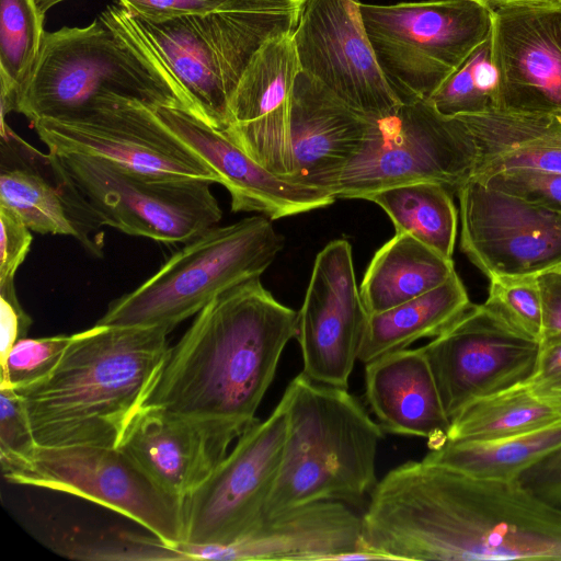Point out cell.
I'll return each mask as SVG.
<instances>
[{
    "label": "cell",
    "mask_w": 561,
    "mask_h": 561,
    "mask_svg": "<svg viewBox=\"0 0 561 561\" xmlns=\"http://www.w3.org/2000/svg\"><path fill=\"white\" fill-rule=\"evenodd\" d=\"M362 549L369 560L561 561V506L518 480L410 460L373 489Z\"/></svg>",
    "instance_id": "1"
},
{
    "label": "cell",
    "mask_w": 561,
    "mask_h": 561,
    "mask_svg": "<svg viewBox=\"0 0 561 561\" xmlns=\"http://www.w3.org/2000/svg\"><path fill=\"white\" fill-rule=\"evenodd\" d=\"M297 312L277 301L260 277L214 298L170 350L145 404L251 425L287 343Z\"/></svg>",
    "instance_id": "2"
},
{
    "label": "cell",
    "mask_w": 561,
    "mask_h": 561,
    "mask_svg": "<svg viewBox=\"0 0 561 561\" xmlns=\"http://www.w3.org/2000/svg\"><path fill=\"white\" fill-rule=\"evenodd\" d=\"M161 328L99 325L72 334L56 367L15 390L43 447H117L169 357Z\"/></svg>",
    "instance_id": "3"
},
{
    "label": "cell",
    "mask_w": 561,
    "mask_h": 561,
    "mask_svg": "<svg viewBox=\"0 0 561 561\" xmlns=\"http://www.w3.org/2000/svg\"><path fill=\"white\" fill-rule=\"evenodd\" d=\"M284 396L287 437L264 515L317 501L359 503L377 484L379 423L347 388L314 382L302 373Z\"/></svg>",
    "instance_id": "4"
},
{
    "label": "cell",
    "mask_w": 561,
    "mask_h": 561,
    "mask_svg": "<svg viewBox=\"0 0 561 561\" xmlns=\"http://www.w3.org/2000/svg\"><path fill=\"white\" fill-rule=\"evenodd\" d=\"M300 9L222 11L149 21L116 2L99 15L160 61L187 92L198 118L222 131L230 99L251 58L270 38L294 31Z\"/></svg>",
    "instance_id": "5"
},
{
    "label": "cell",
    "mask_w": 561,
    "mask_h": 561,
    "mask_svg": "<svg viewBox=\"0 0 561 561\" xmlns=\"http://www.w3.org/2000/svg\"><path fill=\"white\" fill-rule=\"evenodd\" d=\"M107 93L156 107L182 108L198 117L194 102L174 76L100 15L82 27L45 33L16 113L31 123L59 117Z\"/></svg>",
    "instance_id": "6"
},
{
    "label": "cell",
    "mask_w": 561,
    "mask_h": 561,
    "mask_svg": "<svg viewBox=\"0 0 561 561\" xmlns=\"http://www.w3.org/2000/svg\"><path fill=\"white\" fill-rule=\"evenodd\" d=\"M283 245L263 215L214 226L184 243L137 288L111 301L95 324L170 333L217 296L260 277Z\"/></svg>",
    "instance_id": "7"
},
{
    "label": "cell",
    "mask_w": 561,
    "mask_h": 561,
    "mask_svg": "<svg viewBox=\"0 0 561 561\" xmlns=\"http://www.w3.org/2000/svg\"><path fill=\"white\" fill-rule=\"evenodd\" d=\"M477 158L476 140L459 117L443 115L428 100L402 102L388 114L367 116L362 146L330 191L363 199L398 185L437 182L457 193Z\"/></svg>",
    "instance_id": "8"
},
{
    "label": "cell",
    "mask_w": 561,
    "mask_h": 561,
    "mask_svg": "<svg viewBox=\"0 0 561 561\" xmlns=\"http://www.w3.org/2000/svg\"><path fill=\"white\" fill-rule=\"evenodd\" d=\"M378 64L402 102L428 100L491 31L478 0L360 3Z\"/></svg>",
    "instance_id": "9"
},
{
    "label": "cell",
    "mask_w": 561,
    "mask_h": 561,
    "mask_svg": "<svg viewBox=\"0 0 561 561\" xmlns=\"http://www.w3.org/2000/svg\"><path fill=\"white\" fill-rule=\"evenodd\" d=\"M48 151L83 154L165 180L218 183L217 175L159 117L157 107L107 93L82 108L31 123Z\"/></svg>",
    "instance_id": "10"
},
{
    "label": "cell",
    "mask_w": 561,
    "mask_h": 561,
    "mask_svg": "<svg viewBox=\"0 0 561 561\" xmlns=\"http://www.w3.org/2000/svg\"><path fill=\"white\" fill-rule=\"evenodd\" d=\"M7 481L83 497L115 511L176 547L184 542V503L119 447H43L1 466Z\"/></svg>",
    "instance_id": "11"
},
{
    "label": "cell",
    "mask_w": 561,
    "mask_h": 561,
    "mask_svg": "<svg viewBox=\"0 0 561 561\" xmlns=\"http://www.w3.org/2000/svg\"><path fill=\"white\" fill-rule=\"evenodd\" d=\"M105 226L164 244L186 243L217 226L213 183L156 179L83 154H58Z\"/></svg>",
    "instance_id": "12"
},
{
    "label": "cell",
    "mask_w": 561,
    "mask_h": 561,
    "mask_svg": "<svg viewBox=\"0 0 561 561\" xmlns=\"http://www.w3.org/2000/svg\"><path fill=\"white\" fill-rule=\"evenodd\" d=\"M287 428L283 394L270 416L253 422L207 480L184 499L183 543L227 546L263 517L280 468Z\"/></svg>",
    "instance_id": "13"
},
{
    "label": "cell",
    "mask_w": 561,
    "mask_h": 561,
    "mask_svg": "<svg viewBox=\"0 0 561 561\" xmlns=\"http://www.w3.org/2000/svg\"><path fill=\"white\" fill-rule=\"evenodd\" d=\"M300 70L365 116L402 104L383 75L358 0H304L293 32Z\"/></svg>",
    "instance_id": "14"
},
{
    "label": "cell",
    "mask_w": 561,
    "mask_h": 561,
    "mask_svg": "<svg viewBox=\"0 0 561 561\" xmlns=\"http://www.w3.org/2000/svg\"><path fill=\"white\" fill-rule=\"evenodd\" d=\"M421 348L450 421L472 401L527 379L539 354L538 342L514 331L484 304H472Z\"/></svg>",
    "instance_id": "15"
},
{
    "label": "cell",
    "mask_w": 561,
    "mask_h": 561,
    "mask_svg": "<svg viewBox=\"0 0 561 561\" xmlns=\"http://www.w3.org/2000/svg\"><path fill=\"white\" fill-rule=\"evenodd\" d=\"M460 247L486 277L538 275L561 263V214L469 179L456 193Z\"/></svg>",
    "instance_id": "16"
},
{
    "label": "cell",
    "mask_w": 561,
    "mask_h": 561,
    "mask_svg": "<svg viewBox=\"0 0 561 561\" xmlns=\"http://www.w3.org/2000/svg\"><path fill=\"white\" fill-rule=\"evenodd\" d=\"M357 287L352 247L333 240L316 256L297 335L302 374L314 382L347 388L368 321Z\"/></svg>",
    "instance_id": "17"
},
{
    "label": "cell",
    "mask_w": 561,
    "mask_h": 561,
    "mask_svg": "<svg viewBox=\"0 0 561 561\" xmlns=\"http://www.w3.org/2000/svg\"><path fill=\"white\" fill-rule=\"evenodd\" d=\"M0 205L15 210L41 234L72 237L103 256L105 226L58 154L41 151L7 122L0 124Z\"/></svg>",
    "instance_id": "18"
},
{
    "label": "cell",
    "mask_w": 561,
    "mask_h": 561,
    "mask_svg": "<svg viewBox=\"0 0 561 561\" xmlns=\"http://www.w3.org/2000/svg\"><path fill=\"white\" fill-rule=\"evenodd\" d=\"M497 110L561 112V4L491 8Z\"/></svg>",
    "instance_id": "19"
},
{
    "label": "cell",
    "mask_w": 561,
    "mask_h": 561,
    "mask_svg": "<svg viewBox=\"0 0 561 561\" xmlns=\"http://www.w3.org/2000/svg\"><path fill=\"white\" fill-rule=\"evenodd\" d=\"M249 426L145 404L127 425L117 447L162 489L184 501L216 470L231 443Z\"/></svg>",
    "instance_id": "20"
},
{
    "label": "cell",
    "mask_w": 561,
    "mask_h": 561,
    "mask_svg": "<svg viewBox=\"0 0 561 561\" xmlns=\"http://www.w3.org/2000/svg\"><path fill=\"white\" fill-rule=\"evenodd\" d=\"M294 31L265 42L253 55L230 99L222 133L271 172H291L289 141L294 87L301 72Z\"/></svg>",
    "instance_id": "21"
},
{
    "label": "cell",
    "mask_w": 561,
    "mask_h": 561,
    "mask_svg": "<svg viewBox=\"0 0 561 561\" xmlns=\"http://www.w3.org/2000/svg\"><path fill=\"white\" fill-rule=\"evenodd\" d=\"M184 560H369L362 516L343 502L317 501L264 515L227 546L180 543Z\"/></svg>",
    "instance_id": "22"
},
{
    "label": "cell",
    "mask_w": 561,
    "mask_h": 561,
    "mask_svg": "<svg viewBox=\"0 0 561 561\" xmlns=\"http://www.w3.org/2000/svg\"><path fill=\"white\" fill-rule=\"evenodd\" d=\"M157 113L217 175L218 183L230 194L233 213H259L275 220L330 206L336 199L328 190L271 172L221 130L185 110L158 106Z\"/></svg>",
    "instance_id": "23"
},
{
    "label": "cell",
    "mask_w": 561,
    "mask_h": 561,
    "mask_svg": "<svg viewBox=\"0 0 561 561\" xmlns=\"http://www.w3.org/2000/svg\"><path fill=\"white\" fill-rule=\"evenodd\" d=\"M366 128L367 116L352 110L300 72L291 96V172L286 179L330 191L341 171L358 152Z\"/></svg>",
    "instance_id": "24"
},
{
    "label": "cell",
    "mask_w": 561,
    "mask_h": 561,
    "mask_svg": "<svg viewBox=\"0 0 561 561\" xmlns=\"http://www.w3.org/2000/svg\"><path fill=\"white\" fill-rule=\"evenodd\" d=\"M364 365L366 400L383 432L427 438L428 448L446 439L450 419L421 347Z\"/></svg>",
    "instance_id": "25"
},
{
    "label": "cell",
    "mask_w": 561,
    "mask_h": 561,
    "mask_svg": "<svg viewBox=\"0 0 561 561\" xmlns=\"http://www.w3.org/2000/svg\"><path fill=\"white\" fill-rule=\"evenodd\" d=\"M457 117L478 147L471 178L512 169L561 172V112L492 108Z\"/></svg>",
    "instance_id": "26"
},
{
    "label": "cell",
    "mask_w": 561,
    "mask_h": 561,
    "mask_svg": "<svg viewBox=\"0 0 561 561\" xmlns=\"http://www.w3.org/2000/svg\"><path fill=\"white\" fill-rule=\"evenodd\" d=\"M455 271L453 259L409 233H396L373 256L360 297L368 314L382 312L440 286Z\"/></svg>",
    "instance_id": "27"
},
{
    "label": "cell",
    "mask_w": 561,
    "mask_h": 561,
    "mask_svg": "<svg viewBox=\"0 0 561 561\" xmlns=\"http://www.w3.org/2000/svg\"><path fill=\"white\" fill-rule=\"evenodd\" d=\"M471 305L455 271L440 286L386 311L369 314L358 360L366 364L383 354L408 348L420 339H434Z\"/></svg>",
    "instance_id": "28"
},
{
    "label": "cell",
    "mask_w": 561,
    "mask_h": 561,
    "mask_svg": "<svg viewBox=\"0 0 561 561\" xmlns=\"http://www.w3.org/2000/svg\"><path fill=\"white\" fill-rule=\"evenodd\" d=\"M561 422V390L518 382L479 398L450 421L446 439L483 440L522 435Z\"/></svg>",
    "instance_id": "29"
},
{
    "label": "cell",
    "mask_w": 561,
    "mask_h": 561,
    "mask_svg": "<svg viewBox=\"0 0 561 561\" xmlns=\"http://www.w3.org/2000/svg\"><path fill=\"white\" fill-rule=\"evenodd\" d=\"M561 445V422L541 430L493 439L448 440L423 458L471 478L512 482Z\"/></svg>",
    "instance_id": "30"
},
{
    "label": "cell",
    "mask_w": 561,
    "mask_h": 561,
    "mask_svg": "<svg viewBox=\"0 0 561 561\" xmlns=\"http://www.w3.org/2000/svg\"><path fill=\"white\" fill-rule=\"evenodd\" d=\"M363 199L381 207L396 233H409L446 259H453L458 214L453 192L437 182H416L369 193Z\"/></svg>",
    "instance_id": "31"
},
{
    "label": "cell",
    "mask_w": 561,
    "mask_h": 561,
    "mask_svg": "<svg viewBox=\"0 0 561 561\" xmlns=\"http://www.w3.org/2000/svg\"><path fill=\"white\" fill-rule=\"evenodd\" d=\"M61 1L0 0L1 123L7 114L16 112L44 42L46 12Z\"/></svg>",
    "instance_id": "32"
},
{
    "label": "cell",
    "mask_w": 561,
    "mask_h": 561,
    "mask_svg": "<svg viewBox=\"0 0 561 561\" xmlns=\"http://www.w3.org/2000/svg\"><path fill=\"white\" fill-rule=\"evenodd\" d=\"M496 95L497 75L489 35L428 101L443 115L460 116L495 108Z\"/></svg>",
    "instance_id": "33"
},
{
    "label": "cell",
    "mask_w": 561,
    "mask_h": 561,
    "mask_svg": "<svg viewBox=\"0 0 561 561\" xmlns=\"http://www.w3.org/2000/svg\"><path fill=\"white\" fill-rule=\"evenodd\" d=\"M59 554L90 561L184 560L176 549L157 536L110 530L103 534L70 533L55 543Z\"/></svg>",
    "instance_id": "34"
},
{
    "label": "cell",
    "mask_w": 561,
    "mask_h": 561,
    "mask_svg": "<svg viewBox=\"0 0 561 561\" xmlns=\"http://www.w3.org/2000/svg\"><path fill=\"white\" fill-rule=\"evenodd\" d=\"M484 305L520 335L539 343L542 324L537 275L491 274Z\"/></svg>",
    "instance_id": "35"
},
{
    "label": "cell",
    "mask_w": 561,
    "mask_h": 561,
    "mask_svg": "<svg viewBox=\"0 0 561 561\" xmlns=\"http://www.w3.org/2000/svg\"><path fill=\"white\" fill-rule=\"evenodd\" d=\"M72 335L19 340L1 365V385L15 390L25 388L47 377L56 367Z\"/></svg>",
    "instance_id": "36"
},
{
    "label": "cell",
    "mask_w": 561,
    "mask_h": 561,
    "mask_svg": "<svg viewBox=\"0 0 561 561\" xmlns=\"http://www.w3.org/2000/svg\"><path fill=\"white\" fill-rule=\"evenodd\" d=\"M117 2L138 18L163 21L181 15L222 11L285 10L300 7L304 0H117Z\"/></svg>",
    "instance_id": "37"
},
{
    "label": "cell",
    "mask_w": 561,
    "mask_h": 561,
    "mask_svg": "<svg viewBox=\"0 0 561 561\" xmlns=\"http://www.w3.org/2000/svg\"><path fill=\"white\" fill-rule=\"evenodd\" d=\"M471 179L492 190L561 214V172L512 169Z\"/></svg>",
    "instance_id": "38"
},
{
    "label": "cell",
    "mask_w": 561,
    "mask_h": 561,
    "mask_svg": "<svg viewBox=\"0 0 561 561\" xmlns=\"http://www.w3.org/2000/svg\"><path fill=\"white\" fill-rule=\"evenodd\" d=\"M36 444L19 393L0 383V461L1 466L27 456Z\"/></svg>",
    "instance_id": "39"
},
{
    "label": "cell",
    "mask_w": 561,
    "mask_h": 561,
    "mask_svg": "<svg viewBox=\"0 0 561 561\" xmlns=\"http://www.w3.org/2000/svg\"><path fill=\"white\" fill-rule=\"evenodd\" d=\"M0 286L14 284L15 274L25 261L33 236L20 215L0 205Z\"/></svg>",
    "instance_id": "40"
},
{
    "label": "cell",
    "mask_w": 561,
    "mask_h": 561,
    "mask_svg": "<svg viewBox=\"0 0 561 561\" xmlns=\"http://www.w3.org/2000/svg\"><path fill=\"white\" fill-rule=\"evenodd\" d=\"M518 482L543 501L561 506V445L524 471Z\"/></svg>",
    "instance_id": "41"
},
{
    "label": "cell",
    "mask_w": 561,
    "mask_h": 561,
    "mask_svg": "<svg viewBox=\"0 0 561 561\" xmlns=\"http://www.w3.org/2000/svg\"><path fill=\"white\" fill-rule=\"evenodd\" d=\"M537 279L542 308L539 350H545L561 344V274L546 271Z\"/></svg>",
    "instance_id": "42"
},
{
    "label": "cell",
    "mask_w": 561,
    "mask_h": 561,
    "mask_svg": "<svg viewBox=\"0 0 561 561\" xmlns=\"http://www.w3.org/2000/svg\"><path fill=\"white\" fill-rule=\"evenodd\" d=\"M31 324L32 319L23 310L14 284L0 286V362L19 340L26 337Z\"/></svg>",
    "instance_id": "43"
},
{
    "label": "cell",
    "mask_w": 561,
    "mask_h": 561,
    "mask_svg": "<svg viewBox=\"0 0 561 561\" xmlns=\"http://www.w3.org/2000/svg\"><path fill=\"white\" fill-rule=\"evenodd\" d=\"M523 382L536 390H561V344L539 350L535 368Z\"/></svg>",
    "instance_id": "44"
},
{
    "label": "cell",
    "mask_w": 561,
    "mask_h": 561,
    "mask_svg": "<svg viewBox=\"0 0 561 561\" xmlns=\"http://www.w3.org/2000/svg\"><path fill=\"white\" fill-rule=\"evenodd\" d=\"M549 271H556V272H558V273H560V274H561V263H560V264H558V265H557L556 267H553L552 270H549Z\"/></svg>",
    "instance_id": "45"
}]
</instances>
